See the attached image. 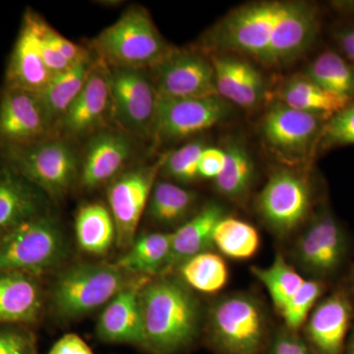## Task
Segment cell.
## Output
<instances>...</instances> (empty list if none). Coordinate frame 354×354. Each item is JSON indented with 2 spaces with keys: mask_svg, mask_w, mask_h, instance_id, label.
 Returning a JSON list of instances; mask_svg holds the SVG:
<instances>
[{
  "mask_svg": "<svg viewBox=\"0 0 354 354\" xmlns=\"http://www.w3.org/2000/svg\"><path fill=\"white\" fill-rule=\"evenodd\" d=\"M141 312L145 344L157 353H174L187 346L199 330V302L177 279H150L142 290Z\"/></svg>",
  "mask_w": 354,
  "mask_h": 354,
  "instance_id": "obj_1",
  "label": "cell"
},
{
  "mask_svg": "<svg viewBox=\"0 0 354 354\" xmlns=\"http://www.w3.org/2000/svg\"><path fill=\"white\" fill-rule=\"evenodd\" d=\"M91 46L109 67L139 70L152 69L174 50L139 6L124 11L93 39Z\"/></svg>",
  "mask_w": 354,
  "mask_h": 354,
  "instance_id": "obj_2",
  "label": "cell"
},
{
  "mask_svg": "<svg viewBox=\"0 0 354 354\" xmlns=\"http://www.w3.org/2000/svg\"><path fill=\"white\" fill-rule=\"evenodd\" d=\"M209 339L223 354H260L267 337L264 306L247 293L216 299L208 313Z\"/></svg>",
  "mask_w": 354,
  "mask_h": 354,
  "instance_id": "obj_3",
  "label": "cell"
},
{
  "mask_svg": "<svg viewBox=\"0 0 354 354\" xmlns=\"http://www.w3.org/2000/svg\"><path fill=\"white\" fill-rule=\"evenodd\" d=\"M64 241L57 223L46 213L0 235V272L37 277L62 258Z\"/></svg>",
  "mask_w": 354,
  "mask_h": 354,
  "instance_id": "obj_4",
  "label": "cell"
},
{
  "mask_svg": "<svg viewBox=\"0 0 354 354\" xmlns=\"http://www.w3.org/2000/svg\"><path fill=\"white\" fill-rule=\"evenodd\" d=\"M1 153L4 162L53 199H60L68 192L78 174L75 151L62 137L29 146L2 149Z\"/></svg>",
  "mask_w": 354,
  "mask_h": 354,
  "instance_id": "obj_5",
  "label": "cell"
},
{
  "mask_svg": "<svg viewBox=\"0 0 354 354\" xmlns=\"http://www.w3.org/2000/svg\"><path fill=\"white\" fill-rule=\"evenodd\" d=\"M129 281L115 264L74 266L57 279L53 304L60 315L77 318L109 304Z\"/></svg>",
  "mask_w": 354,
  "mask_h": 354,
  "instance_id": "obj_6",
  "label": "cell"
},
{
  "mask_svg": "<svg viewBox=\"0 0 354 354\" xmlns=\"http://www.w3.org/2000/svg\"><path fill=\"white\" fill-rule=\"evenodd\" d=\"M349 251L348 234L329 207H320L297 237L292 257L308 279L325 281L344 265Z\"/></svg>",
  "mask_w": 354,
  "mask_h": 354,
  "instance_id": "obj_7",
  "label": "cell"
},
{
  "mask_svg": "<svg viewBox=\"0 0 354 354\" xmlns=\"http://www.w3.org/2000/svg\"><path fill=\"white\" fill-rule=\"evenodd\" d=\"M109 69L113 122L133 138H151L158 95L148 70Z\"/></svg>",
  "mask_w": 354,
  "mask_h": 354,
  "instance_id": "obj_8",
  "label": "cell"
},
{
  "mask_svg": "<svg viewBox=\"0 0 354 354\" xmlns=\"http://www.w3.org/2000/svg\"><path fill=\"white\" fill-rule=\"evenodd\" d=\"M326 121L278 102L265 113L261 132L266 145L277 157L298 165L306 162L315 152Z\"/></svg>",
  "mask_w": 354,
  "mask_h": 354,
  "instance_id": "obj_9",
  "label": "cell"
},
{
  "mask_svg": "<svg viewBox=\"0 0 354 354\" xmlns=\"http://www.w3.org/2000/svg\"><path fill=\"white\" fill-rule=\"evenodd\" d=\"M311 205L308 180L290 169L274 171L256 200L261 218L281 237L292 234L306 221Z\"/></svg>",
  "mask_w": 354,
  "mask_h": 354,
  "instance_id": "obj_10",
  "label": "cell"
},
{
  "mask_svg": "<svg viewBox=\"0 0 354 354\" xmlns=\"http://www.w3.org/2000/svg\"><path fill=\"white\" fill-rule=\"evenodd\" d=\"M230 114L220 95L190 99H158L151 139L169 143L206 131Z\"/></svg>",
  "mask_w": 354,
  "mask_h": 354,
  "instance_id": "obj_11",
  "label": "cell"
},
{
  "mask_svg": "<svg viewBox=\"0 0 354 354\" xmlns=\"http://www.w3.org/2000/svg\"><path fill=\"white\" fill-rule=\"evenodd\" d=\"M165 157L155 164L139 165L123 172L109 186V212L115 225V241L121 248H129L135 241L140 221L148 207Z\"/></svg>",
  "mask_w": 354,
  "mask_h": 354,
  "instance_id": "obj_12",
  "label": "cell"
},
{
  "mask_svg": "<svg viewBox=\"0 0 354 354\" xmlns=\"http://www.w3.org/2000/svg\"><path fill=\"white\" fill-rule=\"evenodd\" d=\"M281 4L279 1L255 2L228 14L216 29V46L265 64Z\"/></svg>",
  "mask_w": 354,
  "mask_h": 354,
  "instance_id": "obj_13",
  "label": "cell"
},
{
  "mask_svg": "<svg viewBox=\"0 0 354 354\" xmlns=\"http://www.w3.org/2000/svg\"><path fill=\"white\" fill-rule=\"evenodd\" d=\"M151 70L158 99L218 95L211 60L197 51L172 50Z\"/></svg>",
  "mask_w": 354,
  "mask_h": 354,
  "instance_id": "obj_14",
  "label": "cell"
},
{
  "mask_svg": "<svg viewBox=\"0 0 354 354\" xmlns=\"http://www.w3.org/2000/svg\"><path fill=\"white\" fill-rule=\"evenodd\" d=\"M55 132L38 94L3 86L0 92V150L53 138Z\"/></svg>",
  "mask_w": 354,
  "mask_h": 354,
  "instance_id": "obj_15",
  "label": "cell"
},
{
  "mask_svg": "<svg viewBox=\"0 0 354 354\" xmlns=\"http://www.w3.org/2000/svg\"><path fill=\"white\" fill-rule=\"evenodd\" d=\"M109 121H113L109 69L97 57L85 85L55 131L62 138H82L106 129Z\"/></svg>",
  "mask_w": 354,
  "mask_h": 354,
  "instance_id": "obj_16",
  "label": "cell"
},
{
  "mask_svg": "<svg viewBox=\"0 0 354 354\" xmlns=\"http://www.w3.org/2000/svg\"><path fill=\"white\" fill-rule=\"evenodd\" d=\"M320 31L319 11L308 2H281L265 64L285 65L302 57Z\"/></svg>",
  "mask_w": 354,
  "mask_h": 354,
  "instance_id": "obj_17",
  "label": "cell"
},
{
  "mask_svg": "<svg viewBox=\"0 0 354 354\" xmlns=\"http://www.w3.org/2000/svg\"><path fill=\"white\" fill-rule=\"evenodd\" d=\"M353 318L348 291L339 288L322 298L305 323L309 346L316 354H342Z\"/></svg>",
  "mask_w": 354,
  "mask_h": 354,
  "instance_id": "obj_18",
  "label": "cell"
},
{
  "mask_svg": "<svg viewBox=\"0 0 354 354\" xmlns=\"http://www.w3.org/2000/svg\"><path fill=\"white\" fill-rule=\"evenodd\" d=\"M39 14L31 8L23 16L22 25L8 64L4 86L39 94L53 75L44 64L37 28Z\"/></svg>",
  "mask_w": 354,
  "mask_h": 354,
  "instance_id": "obj_19",
  "label": "cell"
},
{
  "mask_svg": "<svg viewBox=\"0 0 354 354\" xmlns=\"http://www.w3.org/2000/svg\"><path fill=\"white\" fill-rule=\"evenodd\" d=\"M134 152L131 135L115 129L95 133L88 140L81 165L83 187L94 189L120 176Z\"/></svg>",
  "mask_w": 354,
  "mask_h": 354,
  "instance_id": "obj_20",
  "label": "cell"
},
{
  "mask_svg": "<svg viewBox=\"0 0 354 354\" xmlns=\"http://www.w3.org/2000/svg\"><path fill=\"white\" fill-rule=\"evenodd\" d=\"M151 277L131 279L106 305L99 321L100 339L109 342L145 344L141 312V292Z\"/></svg>",
  "mask_w": 354,
  "mask_h": 354,
  "instance_id": "obj_21",
  "label": "cell"
},
{
  "mask_svg": "<svg viewBox=\"0 0 354 354\" xmlns=\"http://www.w3.org/2000/svg\"><path fill=\"white\" fill-rule=\"evenodd\" d=\"M211 62L216 93L221 99L247 109L260 104L265 93L264 80L250 62L232 55H214Z\"/></svg>",
  "mask_w": 354,
  "mask_h": 354,
  "instance_id": "obj_22",
  "label": "cell"
},
{
  "mask_svg": "<svg viewBox=\"0 0 354 354\" xmlns=\"http://www.w3.org/2000/svg\"><path fill=\"white\" fill-rule=\"evenodd\" d=\"M44 213V193L6 162L0 165V235Z\"/></svg>",
  "mask_w": 354,
  "mask_h": 354,
  "instance_id": "obj_23",
  "label": "cell"
},
{
  "mask_svg": "<svg viewBox=\"0 0 354 354\" xmlns=\"http://www.w3.org/2000/svg\"><path fill=\"white\" fill-rule=\"evenodd\" d=\"M43 297L36 277L0 272V324L31 323L38 318Z\"/></svg>",
  "mask_w": 354,
  "mask_h": 354,
  "instance_id": "obj_24",
  "label": "cell"
},
{
  "mask_svg": "<svg viewBox=\"0 0 354 354\" xmlns=\"http://www.w3.org/2000/svg\"><path fill=\"white\" fill-rule=\"evenodd\" d=\"M225 216L218 203H209L172 232L171 252L167 271L213 246L216 223Z\"/></svg>",
  "mask_w": 354,
  "mask_h": 354,
  "instance_id": "obj_25",
  "label": "cell"
},
{
  "mask_svg": "<svg viewBox=\"0 0 354 354\" xmlns=\"http://www.w3.org/2000/svg\"><path fill=\"white\" fill-rule=\"evenodd\" d=\"M279 102L297 111L329 120L346 108L353 100L326 90L306 76H295L279 91Z\"/></svg>",
  "mask_w": 354,
  "mask_h": 354,
  "instance_id": "obj_26",
  "label": "cell"
},
{
  "mask_svg": "<svg viewBox=\"0 0 354 354\" xmlns=\"http://www.w3.org/2000/svg\"><path fill=\"white\" fill-rule=\"evenodd\" d=\"M95 60L97 57L57 74L51 78L43 92L38 94L55 131L58 123L82 90Z\"/></svg>",
  "mask_w": 354,
  "mask_h": 354,
  "instance_id": "obj_27",
  "label": "cell"
},
{
  "mask_svg": "<svg viewBox=\"0 0 354 354\" xmlns=\"http://www.w3.org/2000/svg\"><path fill=\"white\" fill-rule=\"evenodd\" d=\"M172 232H153L135 239L115 265L125 272L152 277L167 271L171 252Z\"/></svg>",
  "mask_w": 354,
  "mask_h": 354,
  "instance_id": "obj_28",
  "label": "cell"
},
{
  "mask_svg": "<svg viewBox=\"0 0 354 354\" xmlns=\"http://www.w3.org/2000/svg\"><path fill=\"white\" fill-rule=\"evenodd\" d=\"M79 246L85 252L102 255L116 241L115 225L111 212L101 203H88L79 209L75 220Z\"/></svg>",
  "mask_w": 354,
  "mask_h": 354,
  "instance_id": "obj_29",
  "label": "cell"
},
{
  "mask_svg": "<svg viewBox=\"0 0 354 354\" xmlns=\"http://www.w3.org/2000/svg\"><path fill=\"white\" fill-rule=\"evenodd\" d=\"M225 164L215 179L216 190L232 201L245 199L252 187L255 165L250 153L241 141L232 140L225 148Z\"/></svg>",
  "mask_w": 354,
  "mask_h": 354,
  "instance_id": "obj_30",
  "label": "cell"
},
{
  "mask_svg": "<svg viewBox=\"0 0 354 354\" xmlns=\"http://www.w3.org/2000/svg\"><path fill=\"white\" fill-rule=\"evenodd\" d=\"M177 268L184 285L206 295L220 292L230 278L223 256L209 250L193 256Z\"/></svg>",
  "mask_w": 354,
  "mask_h": 354,
  "instance_id": "obj_31",
  "label": "cell"
},
{
  "mask_svg": "<svg viewBox=\"0 0 354 354\" xmlns=\"http://www.w3.org/2000/svg\"><path fill=\"white\" fill-rule=\"evenodd\" d=\"M260 244L257 228L234 216H223L214 230L213 246L230 259H251L259 251Z\"/></svg>",
  "mask_w": 354,
  "mask_h": 354,
  "instance_id": "obj_32",
  "label": "cell"
},
{
  "mask_svg": "<svg viewBox=\"0 0 354 354\" xmlns=\"http://www.w3.org/2000/svg\"><path fill=\"white\" fill-rule=\"evenodd\" d=\"M196 200L194 191L169 181H157L151 193L147 211L155 223L164 225H176L189 215Z\"/></svg>",
  "mask_w": 354,
  "mask_h": 354,
  "instance_id": "obj_33",
  "label": "cell"
},
{
  "mask_svg": "<svg viewBox=\"0 0 354 354\" xmlns=\"http://www.w3.org/2000/svg\"><path fill=\"white\" fill-rule=\"evenodd\" d=\"M305 76L320 87L354 101V67L339 53H320L310 64Z\"/></svg>",
  "mask_w": 354,
  "mask_h": 354,
  "instance_id": "obj_34",
  "label": "cell"
},
{
  "mask_svg": "<svg viewBox=\"0 0 354 354\" xmlns=\"http://www.w3.org/2000/svg\"><path fill=\"white\" fill-rule=\"evenodd\" d=\"M251 272L265 286L279 313H281L305 279L281 254L276 256L269 267H253L251 268Z\"/></svg>",
  "mask_w": 354,
  "mask_h": 354,
  "instance_id": "obj_35",
  "label": "cell"
},
{
  "mask_svg": "<svg viewBox=\"0 0 354 354\" xmlns=\"http://www.w3.org/2000/svg\"><path fill=\"white\" fill-rule=\"evenodd\" d=\"M326 288L325 281L314 279H304V283L279 313L283 317L286 330L297 333L304 327L312 310L322 299Z\"/></svg>",
  "mask_w": 354,
  "mask_h": 354,
  "instance_id": "obj_36",
  "label": "cell"
},
{
  "mask_svg": "<svg viewBox=\"0 0 354 354\" xmlns=\"http://www.w3.org/2000/svg\"><path fill=\"white\" fill-rule=\"evenodd\" d=\"M206 144L200 140L189 142L165 157L162 171L174 180L190 183L199 178V162Z\"/></svg>",
  "mask_w": 354,
  "mask_h": 354,
  "instance_id": "obj_37",
  "label": "cell"
},
{
  "mask_svg": "<svg viewBox=\"0 0 354 354\" xmlns=\"http://www.w3.org/2000/svg\"><path fill=\"white\" fill-rule=\"evenodd\" d=\"M348 145H354V102L326 121L318 144L322 150Z\"/></svg>",
  "mask_w": 354,
  "mask_h": 354,
  "instance_id": "obj_38",
  "label": "cell"
},
{
  "mask_svg": "<svg viewBox=\"0 0 354 354\" xmlns=\"http://www.w3.org/2000/svg\"><path fill=\"white\" fill-rule=\"evenodd\" d=\"M225 164V150L207 146L200 158L199 177L215 180L216 177L220 176Z\"/></svg>",
  "mask_w": 354,
  "mask_h": 354,
  "instance_id": "obj_39",
  "label": "cell"
},
{
  "mask_svg": "<svg viewBox=\"0 0 354 354\" xmlns=\"http://www.w3.org/2000/svg\"><path fill=\"white\" fill-rule=\"evenodd\" d=\"M31 341L20 330L0 328V354H30Z\"/></svg>",
  "mask_w": 354,
  "mask_h": 354,
  "instance_id": "obj_40",
  "label": "cell"
},
{
  "mask_svg": "<svg viewBox=\"0 0 354 354\" xmlns=\"http://www.w3.org/2000/svg\"><path fill=\"white\" fill-rule=\"evenodd\" d=\"M304 342V339L298 337L297 333L286 329L274 337L269 354H298Z\"/></svg>",
  "mask_w": 354,
  "mask_h": 354,
  "instance_id": "obj_41",
  "label": "cell"
},
{
  "mask_svg": "<svg viewBox=\"0 0 354 354\" xmlns=\"http://www.w3.org/2000/svg\"><path fill=\"white\" fill-rule=\"evenodd\" d=\"M48 354H94L90 346L75 334H67L59 339L50 351Z\"/></svg>",
  "mask_w": 354,
  "mask_h": 354,
  "instance_id": "obj_42",
  "label": "cell"
},
{
  "mask_svg": "<svg viewBox=\"0 0 354 354\" xmlns=\"http://www.w3.org/2000/svg\"><path fill=\"white\" fill-rule=\"evenodd\" d=\"M335 39L346 59L354 67V25L342 26L335 31Z\"/></svg>",
  "mask_w": 354,
  "mask_h": 354,
  "instance_id": "obj_43",
  "label": "cell"
},
{
  "mask_svg": "<svg viewBox=\"0 0 354 354\" xmlns=\"http://www.w3.org/2000/svg\"><path fill=\"white\" fill-rule=\"evenodd\" d=\"M344 353H346V354H354V325L353 328H351V334H349L348 342H346Z\"/></svg>",
  "mask_w": 354,
  "mask_h": 354,
  "instance_id": "obj_44",
  "label": "cell"
},
{
  "mask_svg": "<svg viewBox=\"0 0 354 354\" xmlns=\"http://www.w3.org/2000/svg\"><path fill=\"white\" fill-rule=\"evenodd\" d=\"M353 281H354V265H353Z\"/></svg>",
  "mask_w": 354,
  "mask_h": 354,
  "instance_id": "obj_45",
  "label": "cell"
}]
</instances>
